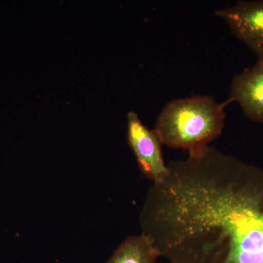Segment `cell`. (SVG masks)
Wrapping results in <instances>:
<instances>
[{"label":"cell","instance_id":"6da1fadb","mask_svg":"<svg viewBox=\"0 0 263 263\" xmlns=\"http://www.w3.org/2000/svg\"><path fill=\"white\" fill-rule=\"evenodd\" d=\"M140 214L171 263H263V169L208 146L171 161Z\"/></svg>","mask_w":263,"mask_h":263},{"label":"cell","instance_id":"7a4b0ae2","mask_svg":"<svg viewBox=\"0 0 263 263\" xmlns=\"http://www.w3.org/2000/svg\"><path fill=\"white\" fill-rule=\"evenodd\" d=\"M227 105L205 95L172 100L162 109L154 130L162 144L195 153L220 136Z\"/></svg>","mask_w":263,"mask_h":263},{"label":"cell","instance_id":"3957f363","mask_svg":"<svg viewBox=\"0 0 263 263\" xmlns=\"http://www.w3.org/2000/svg\"><path fill=\"white\" fill-rule=\"evenodd\" d=\"M127 140L142 174L153 183L163 179L168 168L162 155V143L155 131L147 128L134 111L127 114Z\"/></svg>","mask_w":263,"mask_h":263},{"label":"cell","instance_id":"277c9868","mask_svg":"<svg viewBox=\"0 0 263 263\" xmlns=\"http://www.w3.org/2000/svg\"><path fill=\"white\" fill-rule=\"evenodd\" d=\"M215 15L255 53L257 60H263V0L238 1L229 8L216 10Z\"/></svg>","mask_w":263,"mask_h":263},{"label":"cell","instance_id":"5b68a950","mask_svg":"<svg viewBox=\"0 0 263 263\" xmlns=\"http://www.w3.org/2000/svg\"><path fill=\"white\" fill-rule=\"evenodd\" d=\"M238 103L246 117L263 123V60L245 68L232 80L228 104Z\"/></svg>","mask_w":263,"mask_h":263},{"label":"cell","instance_id":"8992f818","mask_svg":"<svg viewBox=\"0 0 263 263\" xmlns=\"http://www.w3.org/2000/svg\"><path fill=\"white\" fill-rule=\"evenodd\" d=\"M159 257L152 240L141 234L126 238L106 263H156Z\"/></svg>","mask_w":263,"mask_h":263}]
</instances>
